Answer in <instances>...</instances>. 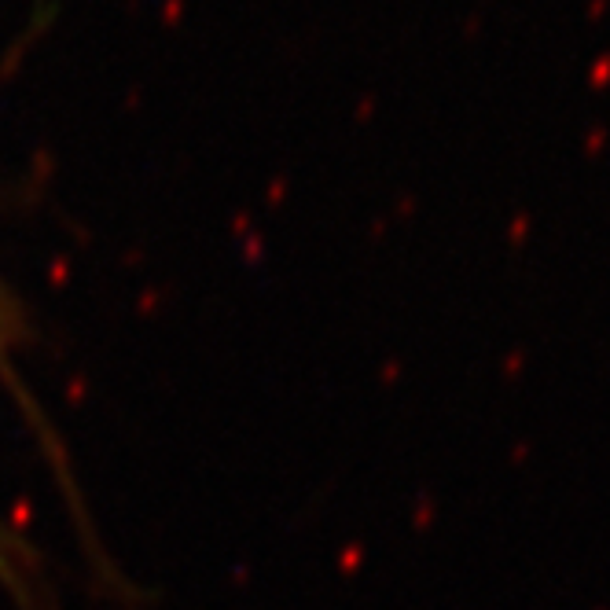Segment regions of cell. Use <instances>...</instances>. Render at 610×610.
<instances>
[{"instance_id": "obj_1", "label": "cell", "mask_w": 610, "mask_h": 610, "mask_svg": "<svg viewBox=\"0 0 610 610\" xmlns=\"http://www.w3.org/2000/svg\"><path fill=\"white\" fill-rule=\"evenodd\" d=\"M34 342V328H30V317H26V305L19 302V294L4 283L0 276V383L8 386L15 408L23 412L26 427L30 434L37 438L41 452H45L48 467L56 471L59 478V489L67 497V508H70V519L78 522V530L89 533V519H85V504H81V493H78V482H74V471H70V460L63 445H59V434L52 427V419L45 416V408L37 405V397H30L26 390V379L19 372V353Z\"/></svg>"}, {"instance_id": "obj_2", "label": "cell", "mask_w": 610, "mask_h": 610, "mask_svg": "<svg viewBox=\"0 0 610 610\" xmlns=\"http://www.w3.org/2000/svg\"><path fill=\"white\" fill-rule=\"evenodd\" d=\"M0 592L12 599L15 610H59V592L52 585L41 548L8 519L0 508Z\"/></svg>"}]
</instances>
